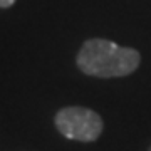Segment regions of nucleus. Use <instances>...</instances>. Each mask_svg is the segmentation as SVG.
I'll list each match as a JSON object with an SVG mask.
<instances>
[{
	"instance_id": "nucleus-4",
	"label": "nucleus",
	"mask_w": 151,
	"mask_h": 151,
	"mask_svg": "<svg viewBox=\"0 0 151 151\" xmlns=\"http://www.w3.org/2000/svg\"><path fill=\"white\" fill-rule=\"evenodd\" d=\"M148 151H151V146H150V150H148Z\"/></svg>"
},
{
	"instance_id": "nucleus-2",
	"label": "nucleus",
	"mask_w": 151,
	"mask_h": 151,
	"mask_svg": "<svg viewBox=\"0 0 151 151\" xmlns=\"http://www.w3.org/2000/svg\"><path fill=\"white\" fill-rule=\"evenodd\" d=\"M55 126L59 133L67 139L92 143L103 133V118L89 108L67 106L57 111Z\"/></svg>"
},
{
	"instance_id": "nucleus-3",
	"label": "nucleus",
	"mask_w": 151,
	"mask_h": 151,
	"mask_svg": "<svg viewBox=\"0 0 151 151\" xmlns=\"http://www.w3.org/2000/svg\"><path fill=\"white\" fill-rule=\"evenodd\" d=\"M17 0H0V9H10Z\"/></svg>"
},
{
	"instance_id": "nucleus-1",
	"label": "nucleus",
	"mask_w": 151,
	"mask_h": 151,
	"mask_svg": "<svg viewBox=\"0 0 151 151\" xmlns=\"http://www.w3.org/2000/svg\"><path fill=\"white\" fill-rule=\"evenodd\" d=\"M76 64L86 76L111 79L133 74L141 64V54L106 39H89L77 52Z\"/></svg>"
}]
</instances>
